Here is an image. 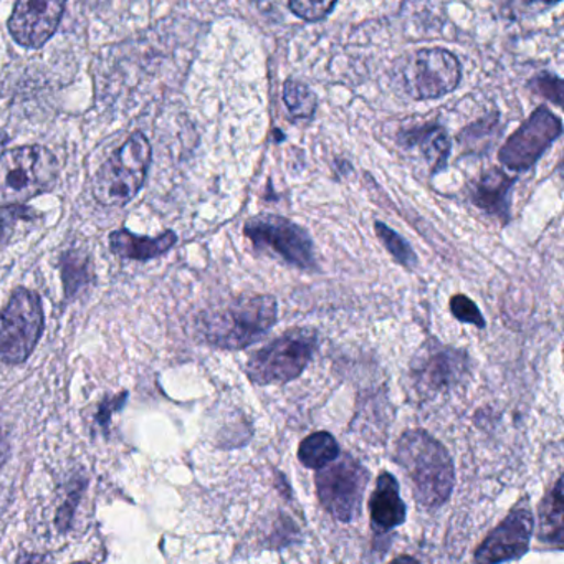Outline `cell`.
Returning a JSON list of instances; mask_svg holds the SVG:
<instances>
[{"mask_svg":"<svg viewBox=\"0 0 564 564\" xmlns=\"http://www.w3.org/2000/svg\"><path fill=\"white\" fill-rule=\"evenodd\" d=\"M398 78L408 97L435 100L452 94L460 84V62L444 48H424L401 58Z\"/></svg>","mask_w":564,"mask_h":564,"instance_id":"8992f818","label":"cell"},{"mask_svg":"<svg viewBox=\"0 0 564 564\" xmlns=\"http://www.w3.org/2000/svg\"><path fill=\"white\" fill-rule=\"evenodd\" d=\"M177 236L173 230H166L158 237L134 236L130 230L121 229L110 236V247L115 256L123 259L147 260L164 256L167 250L176 246Z\"/></svg>","mask_w":564,"mask_h":564,"instance_id":"2e32d148","label":"cell"},{"mask_svg":"<svg viewBox=\"0 0 564 564\" xmlns=\"http://www.w3.org/2000/svg\"><path fill=\"white\" fill-rule=\"evenodd\" d=\"M468 369L467 355L460 349L427 343L412 362V378L424 392H438L458 384Z\"/></svg>","mask_w":564,"mask_h":564,"instance_id":"7c38bea8","label":"cell"},{"mask_svg":"<svg viewBox=\"0 0 564 564\" xmlns=\"http://www.w3.org/2000/svg\"><path fill=\"white\" fill-rule=\"evenodd\" d=\"M540 534L541 541L563 547V478H557L553 490L546 495L540 510Z\"/></svg>","mask_w":564,"mask_h":564,"instance_id":"ac0fdd59","label":"cell"},{"mask_svg":"<svg viewBox=\"0 0 564 564\" xmlns=\"http://www.w3.org/2000/svg\"><path fill=\"white\" fill-rule=\"evenodd\" d=\"M82 490L75 488L72 491L70 497L67 498L61 510L57 513V524L62 531L67 530L70 527L72 520H74L75 508H77L78 500H80Z\"/></svg>","mask_w":564,"mask_h":564,"instance_id":"83f0119b","label":"cell"},{"mask_svg":"<svg viewBox=\"0 0 564 564\" xmlns=\"http://www.w3.org/2000/svg\"><path fill=\"white\" fill-rule=\"evenodd\" d=\"M339 447L328 432H315L300 444L299 458L305 467L322 470L338 458Z\"/></svg>","mask_w":564,"mask_h":564,"instance_id":"d6986e66","label":"cell"},{"mask_svg":"<svg viewBox=\"0 0 564 564\" xmlns=\"http://www.w3.org/2000/svg\"><path fill=\"white\" fill-rule=\"evenodd\" d=\"M19 564H48L41 554H25L19 560Z\"/></svg>","mask_w":564,"mask_h":564,"instance_id":"f546056e","label":"cell"},{"mask_svg":"<svg viewBox=\"0 0 564 564\" xmlns=\"http://www.w3.org/2000/svg\"><path fill=\"white\" fill-rule=\"evenodd\" d=\"M376 236L381 240L382 246L388 249V252L394 257L395 262L401 263L405 269H414L417 265V257H415L414 250H412L411 243L399 236L395 230L389 229L384 223L375 224Z\"/></svg>","mask_w":564,"mask_h":564,"instance_id":"7402d4cb","label":"cell"},{"mask_svg":"<svg viewBox=\"0 0 564 564\" xmlns=\"http://www.w3.org/2000/svg\"><path fill=\"white\" fill-rule=\"evenodd\" d=\"M561 133L563 123L560 117L546 107H540L508 138L498 158L503 166L514 173L528 171L538 163L544 151L561 137Z\"/></svg>","mask_w":564,"mask_h":564,"instance_id":"30bf717a","label":"cell"},{"mask_svg":"<svg viewBox=\"0 0 564 564\" xmlns=\"http://www.w3.org/2000/svg\"><path fill=\"white\" fill-rule=\"evenodd\" d=\"M372 527L389 531L405 521V505L399 494L398 480L391 474H382L369 500Z\"/></svg>","mask_w":564,"mask_h":564,"instance_id":"9a60e30c","label":"cell"},{"mask_svg":"<svg viewBox=\"0 0 564 564\" xmlns=\"http://www.w3.org/2000/svg\"><path fill=\"white\" fill-rule=\"evenodd\" d=\"M335 8L336 2H305V0H292L289 4L290 11H292L296 18L303 19V21L306 22L322 21L326 15L332 14Z\"/></svg>","mask_w":564,"mask_h":564,"instance_id":"484cf974","label":"cell"},{"mask_svg":"<svg viewBox=\"0 0 564 564\" xmlns=\"http://www.w3.org/2000/svg\"><path fill=\"white\" fill-rule=\"evenodd\" d=\"M9 455V442L8 437H6L4 429H2V424H0V467L4 465V462L8 460Z\"/></svg>","mask_w":564,"mask_h":564,"instance_id":"f1b7e54d","label":"cell"},{"mask_svg":"<svg viewBox=\"0 0 564 564\" xmlns=\"http://www.w3.org/2000/svg\"><path fill=\"white\" fill-rule=\"evenodd\" d=\"M58 174V161L44 147H22L0 154V209L21 206L47 191Z\"/></svg>","mask_w":564,"mask_h":564,"instance_id":"3957f363","label":"cell"},{"mask_svg":"<svg viewBox=\"0 0 564 564\" xmlns=\"http://www.w3.org/2000/svg\"><path fill=\"white\" fill-rule=\"evenodd\" d=\"M528 87H530L534 94L541 95V97L550 100L551 104L556 105V107L563 105V80H561L557 75L543 72V74L531 78Z\"/></svg>","mask_w":564,"mask_h":564,"instance_id":"cb8c5ba5","label":"cell"},{"mask_svg":"<svg viewBox=\"0 0 564 564\" xmlns=\"http://www.w3.org/2000/svg\"><path fill=\"white\" fill-rule=\"evenodd\" d=\"M517 177L508 176L501 170L488 171L471 187L470 203L490 216L501 217L505 223L510 219V193Z\"/></svg>","mask_w":564,"mask_h":564,"instance_id":"5bb4252c","label":"cell"},{"mask_svg":"<svg viewBox=\"0 0 564 564\" xmlns=\"http://www.w3.org/2000/svg\"><path fill=\"white\" fill-rule=\"evenodd\" d=\"M534 518L528 507H518L488 534L475 553L477 564H501L520 560L533 536Z\"/></svg>","mask_w":564,"mask_h":564,"instance_id":"8fae6325","label":"cell"},{"mask_svg":"<svg viewBox=\"0 0 564 564\" xmlns=\"http://www.w3.org/2000/svg\"><path fill=\"white\" fill-rule=\"evenodd\" d=\"M279 305L272 295L240 296L223 308L199 316V333L209 345L243 349L259 341L276 323Z\"/></svg>","mask_w":564,"mask_h":564,"instance_id":"7a4b0ae2","label":"cell"},{"mask_svg":"<svg viewBox=\"0 0 564 564\" xmlns=\"http://www.w3.org/2000/svg\"><path fill=\"white\" fill-rule=\"evenodd\" d=\"M151 163V144L143 133H134L115 151L94 181V196L107 207H121L134 199Z\"/></svg>","mask_w":564,"mask_h":564,"instance_id":"277c9868","label":"cell"},{"mask_svg":"<svg viewBox=\"0 0 564 564\" xmlns=\"http://www.w3.org/2000/svg\"><path fill=\"white\" fill-rule=\"evenodd\" d=\"M64 11L65 2L58 0H22L15 4L14 12L9 19V32L22 47L41 48L57 31Z\"/></svg>","mask_w":564,"mask_h":564,"instance_id":"4fadbf2b","label":"cell"},{"mask_svg":"<svg viewBox=\"0 0 564 564\" xmlns=\"http://www.w3.org/2000/svg\"><path fill=\"white\" fill-rule=\"evenodd\" d=\"M369 474L358 460L345 455L316 474L319 503L335 520L348 523L361 508Z\"/></svg>","mask_w":564,"mask_h":564,"instance_id":"9c48e42d","label":"cell"},{"mask_svg":"<svg viewBox=\"0 0 564 564\" xmlns=\"http://www.w3.org/2000/svg\"><path fill=\"white\" fill-rule=\"evenodd\" d=\"M44 332V308L37 293L18 289L0 313V361L22 365Z\"/></svg>","mask_w":564,"mask_h":564,"instance_id":"52a82bcc","label":"cell"},{"mask_svg":"<svg viewBox=\"0 0 564 564\" xmlns=\"http://www.w3.org/2000/svg\"><path fill=\"white\" fill-rule=\"evenodd\" d=\"M127 399V392H123V394L111 395V398L105 399V401L101 402L100 408H98L97 424L107 431V429L110 427L111 415H113L115 412L120 411V409H123Z\"/></svg>","mask_w":564,"mask_h":564,"instance_id":"4316f807","label":"cell"},{"mask_svg":"<svg viewBox=\"0 0 564 564\" xmlns=\"http://www.w3.org/2000/svg\"><path fill=\"white\" fill-rule=\"evenodd\" d=\"M404 147H419L427 163L431 164L432 174L441 173L447 167L452 144L447 131L438 124H425L412 131L401 133Z\"/></svg>","mask_w":564,"mask_h":564,"instance_id":"e0dca14e","label":"cell"},{"mask_svg":"<svg viewBox=\"0 0 564 564\" xmlns=\"http://www.w3.org/2000/svg\"><path fill=\"white\" fill-rule=\"evenodd\" d=\"M9 143V137L4 131H0V148L6 147Z\"/></svg>","mask_w":564,"mask_h":564,"instance_id":"1f68e13d","label":"cell"},{"mask_svg":"<svg viewBox=\"0 0 564 564\" xmlns=\"http://www.w3.org/2000/svg\"><path fill=\"white\" fill-rule=\"evenodd\" d=\"M318 348L315 329H290L273 339L247 362V376L260 386L283 384L299 378Z\"/></svg>","mask_w":564,"mask_h":564,"instance_id":"5b68a950","label":"cell"},{"mask_svg":"<svg viewBox=\"0 0 564 564\" xmlns=\"http://www.w3.org/2000/svg\"><path fill=\"white\" fill-rule=\"evenodd\" d=\"M283 101L292 117L306 118V120L315 117L316 107H318L316 95L310 90L308 85L293 78L283 85Z\"/></svg>","mask_w":564,"mask_h":564,"instance_id":"44dd1931","label":"cell"},{"mask_svg":"<svg viewBox=\"0 0 564 564\" xmlns=\"http://www.w3.org/2000/svg\"><path fill=\"white\" fill-rule=\"evenodd\" d=\"M498 121H500V115L491 113V117L484 118V120L465 128L460 134L462 143L465 144V148H470L471 151H474L475 148H484V143H481L484 138L485 141H487L494 140V138L497 137L495 131H497Z\"/></svg>","mask_w":564,"mask_h":564,"instance_id":"603a6c76","label":"cell"},{"mask_svg":"<svg viewBox=\"0 0 564 564\" xmlns=\"http://www.w3.org/2000/svg\"><path fill=\"white\" fill-rule=\"evenodd\" d=\"M389 564H419V561L412 556H399V557H395V560Z\"/></svg>","mask_w":564,"mask_h":564,"instance_id":"4dcf8cb0","label":"cell"},{"mask_svg":"<svg viewBox=\"0 0 564 564\" xmlns=\"http://www.w3.org/2000/svg\"><path fill=\"white\" fill-rule=\"evenodd\" d=\"M451 312L455 319L462 323H468V325L477 326L478 329H484L487 326L485 323L484 315H481L480 308L471 302L468 296L455 295L451 300Z\"/></svg>","mask_w":564,"mask_h":564,"instance_id":"d4e9b609","label":"cell"},{"mask_svg":"<svg viewBox=\"0 0 564 564\" xmlns=\"http://www.w3.org/2000/svg\"><path fill=\"white\" fill-rule=\"evenodd\" d=\"M90 262L85 253L70 250L62 257V279H64L65 295L68 299L77 295L90 282Z\"/></svg>","mask_w":564,"mask_h":564,"instance_id":"ffe728a7","label":"cell"},{"mask_svg":"<svg viewBox=\"0 0 564 564\" xmlns=\"http://www.w3.org/2000/svg\"><path fill=\"white\" fill-rule=\"evenodd\" d=\"M395 460L408 471L415 498L427 508H437L451 497L455 484L454 462L447 448L425 431L401 435Z\"/></svg>","mask_w":564,"mask_h":564,"instance_id":"6da1fadb","label":"cell"},{"mask_svg":"<svg viewBox=\"0 0 564 564\" xmlns=\"http://www.w3.org/2000/svg\"><path fill=\"white\" fill-rule=\"evenodd\" d=\"M243 234L259 252L303 270L316 267L315 246L303 227L282 216L260 214L247 220Z\"/></svg>","mask_w":564,"mask_h":564,"instance_id":"ba28073f","label":"cell"}]
</instances>
